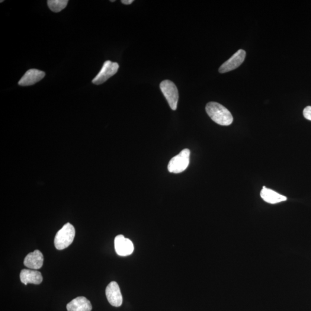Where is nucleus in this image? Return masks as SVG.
<instances>
[{
    "mask_svg": "<svg viewBox=\"0 0 311 311\" xmlns=\"http://www.w3.org/2000/svg\"><path fill=\"white\" fill-rule=\"evenodd\" d=\"M206 111L214 123L221 126H229L232 123L233 118L231 113L227 108L217 102L208 103Z\"/></svg>",
    "mask_w": 311,
    "mask_h": 311,
    "instance_id": "nucleus-1",
    "label": "nucleus"
},
{
    "mask_svg": "<svg viewBox=\"0 0 311 311\" xmlns=\"http://www.w3.org/2000/svg\"><path fill=\"white\" fill-rule=\"evenodd\" d=\"M75 228L67 223L58 232L54 238V246L57 249L62 250L71 245L75 236Z\"/></svg>",
    "mask_w": 311,
    "mask_h": 311,
    "instance_id": "nucleus-2",
    "label": "nucleus"
},
{
    "mask_svg": "<svg viewBox=\"0 0 311 311\" xmlns=\"http://www.w3.org/2000/svg\"><path fill=\"white\" fill-rule=\"evenodd\" d=\"M190 150H182L178 155L170 160L168 165V171L174 174H179L185 171L190 163Z\"/></svg>",
    "mask_w": 311,
    "mask_h": 311,
    "instance_id": "nucleus-3",
    "label": "nucleus"
},
{
    "mask_svg": "<svg viewBox=\"0 0 311 311\" xmlns=\"http://www.w3.org/2000/svg\"><path fill=\"white\" fill-rule=\"evenodd\" d=\"M160 87L170 107L172 110H176L179 101V93L174 83L168 80H164L160 83Z\"/></svg>",
    "mask_w": 311,
    "mask_h": 311,
    "instance_id": "nucleus-4",
    "label": "nucleus"
},
{
    "mask_svg": "<svg viewBox=\"0 0 311 311\" xmlns=\"http://www.w3.org/2000/svg\"><path fill=\"white\" fill-rule=\"evenodd\" d=\"M119 69V65L117 62H113L110 61L105 62L101 71L99 72L97 76L93 79V84L95 85H100L106 82L107 80L112 76H113L118 72Z\"/></svg>",
    "mask_w": 311,
    "mask_h": 311,
    "instance_id": "nucleus-5",
    "label": "nucleus"
},
{
    "mask_svg": "<svg viewBox=\"0 0 311 311\" xmlns=\"http://www.w3.org/2000/svg\"><path fill=\"white\" fill-rule=\"evenodd\" d=\"M246 56V53L245 50H239L220 67L219 72L225 73L238 68L245 61Z\"/></svg>",
    "mask_w": 311,
    "mask_h": 311,
    "instance_id": "nucleus-6",
    "label": "nucleus"
},
{
    "mask_svg": "<svg viewBox=\"0 0 311 311\" xmlns=\"http://www.w3.org/2000/svg\"><path fill=\"white\" fill-rule=\"evenodd\" d=\"M105 295L108 302L115 307H120L123 302L119 285L116 282L113 281L107 285L105 290Z\"/></svg>",
    "mask_w": 311,
    "mask_h": 311,
    "instance_id": "nucleus-7",
    "label": "nucleus"
},
{
    "mask_svg": "<svg viewBox=\"0 0 311 311\" xmlns=\"http://www.w3.org/2000/svg\"><path fill=\"white\" fill-rule=\"evenodd\" d=\"M115 251L122 256H126L132 254L134 246L132 242L129 239L125 238L123 235H118L114 240Z\"/></svg>",
    "mask_w": 311,
    "mask_h": 311,
    "instance_id": "nucleus-8",
    "label": "nucleus"
},
{
    "mask_svg": "<svg viewBox=\"0 0 311 311\" xmlns=\"http://www.w3.org/2000/svg\"><path fill=\"white\" fill-rule=\"evenodd\" d=\"M45 76V73L36 69H31L25 72L24 76L19 82L21 86H30L36 84Z\"/></svg>",
    "mask_w": 311,
    "mask_h": 311,
    "instance_id": "nucleus-9",
    "label": "nucleus"
},
{
    "mask_svg": "<svg viewBox=\"0 0 311 311\" xmlns=\"http://www.w3.org/2000/svg\"><path fill=\"white\" fill-rule=\"evenodd\" d=\"M44 258L42 253L40 250H35L33 252L29 253L25 256L24 265L31 269H40L42 267Z\"/></svg>",
    "mask_w": 311,
    "mask_h": 311,
    "instance_id": "nucleus-10",
    "label": "nucleus"
},
{
    "mask_svg": "<svg viewBox=\"0 0 311 311\" xmlns=\"http://www.w3.org/2000/svg\"><path fill=\"white\" fill-rule=\"evenodd\" d=\"M20 278L21 283L25 285L28 284L39 285L43 281L42 275L40 271L27 269L21 271Z\"/></svg>",
    "mask_w": 311,
    "mask_h": 311,
    "instance_id": "nucleus-11",
    "label": "nucleus"
},
{
    "mask_svg": "<svg viewBox=\"0 0 311 311\" xmlns=\"http://www.w3.org/2000/svg\"><path fill=\"white\" fill-rule=\"evenodd\" d=\"M68 311H91L92 307L90 301L85 297H78L67 304Z\"/></svg>",
    "mask_w": 311,
    "mask_h": 311,
    "instance_id": "nucleus-12",
    "label": "nucleus"
},
{
    "mask_svg": "<svg viewBox=\"0 0 311 311\" xmlns=\"http://www.w3.org/2000/svg\"><path fill=\"white\" fill-rule=\"evenodd\" d=\"M261 197L266 203L271 204H277L287 200L286 197L265 187H263L261 192Z\"/></svg>",
    "mask_w": 311,
    "mask_h": 311,
    "instance_id": "nucleus-13",
    "label": "nucleus"
},
{
    "mask_svg": "<svg viewBox=\"0 0 311 311\" xmlns=\"http://www.w3.org/2000/svg\"><path fill=\"white\" fill-rule=\"evenodd\" d=\"M68 2V0H49L47 5L51 11L57 13L65 9Z\"/></svg>",
    "mask_w": 311,
    "mask_h": 311,
    "instance_id": "nucleus-14",
    "label": "nucleus"
},
{
    "mask_svg": "<svg viewBox=\"0 0 311 311\" xmlns=\"http://www.w3.org/2000/svg\"><path fill=\"white\" fill-rule=\"evenodd\" d=\"M303 115L306 119L311 121V106H307L304 109Z\"/></svg>",
    "mask_w": 311,
    "mask_h": 311,
    "instance_id": "nucleus-15",
    "label": "nucleus"
},
{
    "mask_svg": "<svg viewBox=\"0 0 311 311\" xmlns=\"http://www.w3.org/2000/svg\"><path fill=\"white\" fill-rule=\"evenodd\" d=\"M133 1V0H123V1H121V2L125 5H130Z\"/></svg>",
    "mask_w": 311,
    "mask_h": 311,
    "instance_id": "nucleus-16",
    "label": "nucleus"
},
{
    "mask_svg": "<svg viewBox=\"0 0 311 311\" xmlns=\"http://www.w3.org/2000/svg\"><path fill=\"white\" fill-rule=\"evenodd\" d=\"M111 2H115V0H113V1H110Z\"/></svg>",
    "mask_w": 311,
    "mask_h": 311,
    "instance_id": "nucleus-17",
    "label": "nucleus"
}]
</instances>
